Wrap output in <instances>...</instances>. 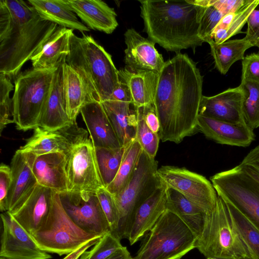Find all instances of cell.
<instances>
[{
    "instance_id": "obj_1",
    "label": "cell",
    "mask_w": 259,
    "mask_h": 259,
    "mask_svg": "<svg viewBox=\"0 0 259 259\" xmlns=\"http://www.w3.org/2000/svg\"><path fill=\"white\" fill-rule=\"evenodd\" d=\"M202 84L199 69L187 55L179 53L165 62L158 73L153 102L162 142L179 144L199 132Z\"/></svg>"
},
{
    "instance_id": "obj_2",
    "label": "cell",
    "mask_w": 259,
    "mask_h": 259,
    "mask_svg": "<svg viewBox=\"0 0 259 259\" xmlns=\"http://www.w3.org/2000/svg\"><path fill=\"white\" fill-rule=\"evenodd\" d=\"M59 25L27 2L0 1V73L14 79Z\"/></svg>"
},
{
    "instance_id": "obj_3",
    "label": "cell",
    "mask_w": 259,
    "mask_h": 259,
    "mask_svg": "<svg viewBox=\"0 0 259 259\" xmlns=\"http://www.w3.org/2000/svg\"><path fill=\"white\" fill-rule=\"evenodd\" d=\"M148 38L167 51L179 53L201 46L199 6L193 0L139 1Z\"/></svg>"
},
{
    "instance_id": "obj_4",
    "label": "cell",
    "mask_w": 259,
    "mask_h": 259,
    "mask_svg": "<svg viewBox=\"0 0 259 259\" xmlns=\"http://www.w3.org/2000/svg\"><path fill=\"white\" fill-rule=\"evenodd\" d=\"M66 62L80 75L91 102L110 100L119 83V70L111 56L91 35L72 33Z\"/></svg>"
},
{
    "instance_id": "obj_5",
    "label": "cell",
    "mask_w": 259,
    "mask_h": 259,
    "mask_svg": "<svg viewBox=\"0 0 259 259\" xmlns=\"http://www.w3.org/2000/svg\"><path fill=\"white\" fill-rule=\"evenodd\" d=\"M195 248L206 258L256 259L219 195L212 209L205 214L203 229L196 239Z\"/></svg>"
},
{
    "instance_id": "obj_6",
    "label": "cell",
    "mask_w": 259,
    "mask_h": 259,
    "mask_svg": "<svg viewBox=\"0 0 259 259\" xmlns=\"http://www.w3.org/2000/svg\"><path fill=\"white\" fill-rule=\"evenodd\" d=\"M56 68L32 67L20 72L14 79L13 119L17 130L27 131L38 127Z\"/></svg>"
},
{
    "instance_id": "obj_7",
    "label": "cell",
    "mask_w": 259,
    "mask_h": 259,
    "mask_svg": "<svg viewBox=\"0 0 259 259\" xmlns=\"http://www.w3.org/2000/svg\"><path fill=\"white\" fill-rule=\"evenodd\" d=\"M196 241L186 225L165 210L148 231L133 259H181L195 248Z\"/></svg>"
},
{
    "instance_id": "obj_8",
    "label": "cell",
    "mask_w": 259,
    "mask_h": 259,
    "mask_svg": "<svg viewBox=\"0 0 259 259\" xmlns=\"http://www.w3.org/2000/svg\"><path fill=\"white\" fill-rule=\"evenodd\" d=\"M158 162L142 151L133 173L124 188L113 195L119 214L115 236L127 239L134 213L138 207L162 185L157 174Z\"/></svg>"
},
{
    "instance_id": "obj_9",
    "label": "cell",
    "mask_w": 259,
    "mask_h": 259,
    "mask_svg": "<svg viewBox=\"0 0 259 259\" xmlns=\"http://www.w3.org/2000/svg\"><path fill=\"white\" fill-rule=\"evenodd\" d=\"M31 236L41 249L60 256L68 254L89 240L101 237L79 228L66 213L56 192L47 221Z\"/></svg>"
},
{
    "instance_id": "obj_10",
    "label": "cell",
    "mask_w": 259,
    "mask_h": 259,
    "mask_svg": "<svg viewBox=\"0 0 259 259\" xmlns=\"http://www.w3.org/2000/svg\"><path fill=\"white\" fill-rule=\"evenodd\" d=\"M157 174L166 187L178 192L205 213L213 208L218 194L205 177L185 167L171 165L158 168Z\"/></svg>"
},
{
    "instance_id": "obj_11",
    "label": "cell",
    "mask_w": 259,
    "mask_h": 259,
    "mask_svg": "<svg viewBox=\"0 0 259 259\" xmlns=\"http://www.w3.org/2000/svg\"><path fill=\"white\" fill-rule=\"evenodd\" d=\"M68 191L96 194L104 187L91 139L74 147L66 155Z\"/></svg>"
},
{
    "instance_id": "obj_12",
    "label": "cell",
    "mask_w": 259,
    "mask_h": 259,
    "mask_svg": "<svg viewBox=\"0 0 259 259\" xmlns=\"http://www.w3.org/2000/svg\"><path fill=\"white\" fill-rule=\"evenodd\" d=\"M218 195L226 197L259 225V189L238 165L210 178Z\"/></svg>"
},
{
    "instance_id": "obj_13",
    "label": "cell",
    "mask_w": 259,
    "mask_h": 259,
    "mask_svg": "<svg viewBox=\"0 0 259 259\" xmlns=\"http://www.w3.org/2000/svg\"><path fill=\"white\" fill-rule=\"evenodd\" d=\"M62 206L72 221L84 232L102 237L111 232L96 194H59Z\"/></svg>"
},
{
    "instance_id": "obj_14",
    "label": "cell",
    "mask_w": 259,
    "mask_h": 259,
    "mask_svg": "<svg viewBox=\"0 0 259 259\" xmlns=\"http://www.w3.org/2000/svg\"><path fill=\"white\" fill-rule=\"evenodd\" d=\"M88 139V132L79 127L75 121L52 131L37 127L25 144L18 150L32 153L36 156L53 152L66 155L74 147Z\"/></svg>"
},
{
    "instance_id": "obj_15",
    "label": "cell",
    "mask_w": 259,
    "mask_h": 259,
    "mask_svg": "<svg viewBox=\"0 0 259 259\" xmlns=\"http://www.w3.org/2000/svg\"><path fill=\"white\" fill-rule=\"evenodd\" d=\"M0 257L4 259H51L32 236L8 212L2 213Z\"/></svg>"
},
{
    "instance_id": "obj_16",
    "label": "cell",
    "mask_w": 259,
    "mask_h": 259,
    "mask_svg": "<svg viewBox=\"0 0 259 259\" xmlns=\"http://www.w3.org/2000/svg\"><path fill=\"white\" fill-rule=\"evenodd\" d=\"M55 193L50 189L37 184L16 208L7 212L32 235L47 221Z\"/></svg>"
},
{
    "instance_id": "obj_17",
    "label": "cell",
    "mask_w": 259,
    "mask_h": 259,
    "mask_svg": "<svg viewBox=\"0 0 259 259\" xmlns=\"http://www.w3.org/2000/svg\"><path fill=\"white\" fill-rule=\"evenodd\" d=\"M244 96L241 84L213 96H203L199 115L234 124L245 123L242 111Z\"/></svg>"
},
{
    "instance_id": "obj_18",
    "label": "cell",
    "mask_w": 259,
    "mask_h": 259,
    "mask_svg": "<svg viewBox=\"0 0 259 259\" xmlns=\"http://www.w3.org/2000/svg\"><path fill=\"white\" fill-rule=\"evenodd\" d=\"M126 48L124 50L125 67L134 71H151L159 73L165 62L155 48V43L144 37L134 28L124 34Z\"/></svg>"
},
{
    "instance_id": "obj_19",
    "label": "cell",
    "mask_w": 259,
    "mask_h": 259,
    "mask_svg": "<svg viewBox=\"0 0 259 259\" xmlns=\"http://www.w3.org/2000/svg\"><path fill=\"white\" fill-rule=\"evenodd\" d=\"M36 155L17 150L11 162L12 180L7 198L8 212L16 208L37 185L32 171Z\"/></svg>"
},
{
    "instance_id": "obj_20",
    "label": "cell",
    "mask_w": 259,
    "mask_h": 259,
    "mask_svg": "<svg viewBox=\"0 0 259 259\" xmlns=\"http://www.w3.org/2000/svg\"><path fill=\"white\" fill-rule=\"evenodd\" d=\"M198 127L207 139L222 145L246 147L255 138L253 130L245 123L234 124L200 115Z\"/></svg>"
},
{
    "instance_id": "obj_21",
    "label": "cell",
    "mask_w": 259,
    "mask_h": 259,
    "mask_svg": "<svg viewBox=\"0 0 259 259\" xmlns=\"http://www.w3.org/2000/svg\"><path fill=\"white\" fill-rule=\"evenodd\" d=\"M63 63L54 71L50 91L38 122V127L46 130L59 129L75 121L70 120L67 112Z\"/></svg>"
},
{
    "instance_id": "obj_22",
    "label": "cell",
    "mask_w": 259,
    "mask_h": 259,
    "mask_svg": "<svg viewBox=\"0 0 259 259\" xmlns=\"http://www.w3.org/2000/svg\"><path fill=\"white\" fill-rule=\"evenodd\" d=\"M80 113L95 148L122 147L101 102L93 101L86 103Z\"/></svg>"
},
{
    "instance_id": "obj_23",
    "label": "cell",
    "mask_w": 259,
    "mask_h": 259,
    "mask_svg": "<svg viewBox=\"0 0 259 259\" xmlns=\"http://www.w3.org/2000/svg\"><path fill=\"white\" fill-rule=\"evenodd\" d=\"M71 9L89 28L112 33L118 24L114 9L101 0H67Z\"/></svg>"
},
{
    "instance_id": "obj_24",
    "label": "cell",
    "mask_w": 259,
    "mask_h": 259,
    "mask_svg": "<svg viewBox=\"0 0 259 259\" xmlns=\"http://www.w3.org/2000/svg\"><path fill=\"white\" fill-rule=\"evenodd\" d=\"M166 187L161 186L136 210L127 239L131 245L139 241L155 224L166 210Z\"/></svg>"
},
{
    "instance_id": "obj_25",
    "label": "cell",
    "mask_w": 259,
    "mask_h": 259,
    "mask_svg": "<svg viewBox=\"0 0 259 259\" xmlns=\"http://www.w3.org/2000/svg\"><path fill=\"white\" fill-rule=\"evenodd\" d=\"M66 154L53 152L36 156L32 171L37 184L61 194L68 191Z\"/></svg>"
},
{
    "instance_id": "obj_26",
    "label": "cell",
    "mask_w": 259,
    "mask_h": 259,
    "mask_svg": "<svg viewBox=\"0 0 259 259\" xmlns=\"http://www.w3.org/2000/svg\"><path fill=\"white\" fill-rule=\"evenodd\" d=\"M73 30L59 26L54 33L30 59L32 67L54 69L66 61L70 52Z\"/></svg>"
},
{
    "instance_id": "obj_27",
    "label": "cell",
    "mask_w": 259,
    "mask_h": 259,
    "mask_svg": "<svg viewBox=\"0 0 259 259\" xmlns=\"http://www.w3.org/2000/svg\"><path fill=\"white\" fill-rule=\"evenodd\" d=\"M122 147L136 140L137 117L129 102L107 100L101 103Z\"/></svg>"
},
{
    "instance_id": "obj_28",
    "label": "cell",
    "mask_w": 259,
    "mask_h": 259,
    "mask_svg": "<svg viewBox=\"0 0 259 259\" xmlns=\"http://www.w3.org/2000/svg\"><path fill=\"white\" fill-rule=\"evenodd\" d=\"M119 78L127 84L134 108L153 104L158 72L134 71L126 67L119 70Z\"/></svg>"
},
{
    "instance_id": "obj_29",
    "label": "cell",
    "mask_w": 259,
    "mask_h": 259,
    "mask_svg": "<svg viewBox=\"0 0 259 259\" xmlns=\"http://www.w3.org/2000/svg\"><path fill=\"white\" fill-rule=\"evenodd\" d=\"M27 2L46 20L61 27L78 30L82 34L90 31L79 21L67 0H28Z\"/></svg>"
},
{
    "instance_id": "obj_30",
    "label": "cell",
    "mask_w": 259,
    "mask_h": 259,
    "mask_svg": "<svg viewBox=\"0 0 259 259\" xmlns=\"http://www.w3.org/2000/svg\"><path fill=\"white\" fill-rule=\"evenodd\" d=\"M166 210L179 217L196 239L200 236L206 213L178 192L167 187Z\"/></svg>"
},
{
    "instance_id": "obj_31",
    "label": "cell",
    "mask_w": 259,
    "mask_h": 259,
    "mask_svg": "<svg viewBox=\"0 0 259 259\" xmlns=\"http://www.w3.org/2000/svg\"><path fill=\"white\" fill-rule=\"evenodd\" d=\"M63 88L67 114L76 121L83 106L90 102L88 92L79 74L66 61L63 63Z\"/></svg>"
},
{
    "instance_id": "obj_32",
    "label": "cell",
    "mask_w": 259,
    "mask_h": 259,
    "mask_svg": "<svg viewBox=\"0 0 259 259\" xmlns=\"http://www.w3.org/2000/svg\"><path fill=\"white\" fill-rule=\"evenodd\" d=\"M208 44L215 67L222 74H225L237 61L242 60L245 52L252 47L244 38L228 40L220 44L211 40Z\"/></svg>"
},
{
    "instance_id": "obj_33",
    "label": "cell",
    "mask_w": 259,
    "mask_h": 259,
    "mask_svg": "<svg viewBox=\"0 0 259 259\" xmlns=\"http://www.w3.org/2000/svg\"><path fill=\"white\" fill-rule=\"evenodd\" d=\"M218 195L224 201L230 217L243 240L256 259H259V225L226 197Z\"/></svg>"
},
{
    "instance_id": "obj_34",
    "label": "cell",
    "mask_w": 259,
    "mask_h": 259,
    "mask_svg": "<svg viewBox=\"0 0 259 259\" xmlns=\"http://www.w3.org/2000/svg\"><path fill=\"white\" fill-rule=\"evenodd\" d=\"M142 151L136 140L125 146L117 174L113 181L106 188L113 195L119 193L127 185Z\"/></svg>"
},
{
    "instance_id": "obj_35",
    "label": "cell",
    "mask_w": 259,
    "mask_h": 259,
    "mask_svg": "<svg viewBox=\"0 0 259 259\" xmlns=\"http://www.w3.org/2000/svg\"><path fill=\"white\" fill-rule=\"evenodd\" d=\"M125 148V146L118 148H95L99 170L105 188L115 178Z\"/></svg>"
},
{
    "instance_id": "obj_36",
    "label": "cell",
    "mask_w": 259,
    "mask_h": 259,
    "mask_svg": "<svg viewBox=\"0 0 259 259\" xmlns=\"http://www.w3.org/2000/svg\"><path fill=\"white\" fill-rule=\"evenodd\" d=\"M199 6L198 36L204 42L208 43L218 24L224 16L219 10L211 5L209 0H193Z\"/></svg>"
},
{
    "instance_id": "obj_37",
    "label": "cell",
    "mask_w": 259,
    "mask_h": 259,
    "mask_svg": "<svg viewBox=\"0 0 259 259\" xmlns=\"http://www.w3.org/2000/svg\"><path fill=\"white\" fill-rule=\"evenodd\" d=\"M245 90L242 105L244 119L246 124L254 130L259 127V83L241 81Z\"/></svg>"
},
{
    "instance_id": "obj_38",
    "label": "cell",
    "mask_w": 259,
    "mask_h": 259,
    "mask_svg": "<svg viewBox=\"0 0 259 259\" xmlns=\"http://www.w3.org/2000/svg\"><path fill=\"white\" fill-rule=\"evenodd\" d=\"M259 0H247L245 4L236 12L231 23L223 30L212 32L211 38L217 44L228 40L232 36L241 32V29L247 22L251 12L258 5Z\"/></svg>"
},
{
    "instance_id": "obj_39",
    "label": "cell",
    "mask_w": 259,
    "mask_h": 259,
    "mask_svg": "<svg viewBox=\"0 0 259 259\" xmlns=\"http://www.w3.org/2000/svg\"><path fill=\"white\" fill-rule=\"evenodd\" d=\"M134 108L137 117L136 140L144 152L150 157L155 158L160 140L158 134L154 133L146 124L141 107Z\"/></svg>"
},
{
    "instance_id": "obj_40",
    "label": "cell",
    "mask_w": 259,
    "mask_h": 259,
    "mask_svg": "<svg viewBox=\"0 0 259 259\" xmlns=\"http://www.w3.org/2000/svg\"><path fill=\"white\" fill-rule=\"evenodd\" d=\"M14 85L11 79L0 73V133L10 123H14L13 119V98L10 94Z\"/></svg>"
},
{
    "instance_id": "obj_41",
    "label": "cell",
    "mask_w": 259,
    "mask_h": 259,
    "mask_svg": "<svg viewBox=\"0 0 259 259\" xmlns=\"http://www.w3.org/2000/svg\"><path fill=\"white\" fill-rule=\"evenodd\" d=\"M122 247L120 240L109 232L101 237L90 251L84 252L79 259H106Z\"/></svg>"
},
{
    "instance_id": "obj_42",
    "label": "cell",
    "mask_w": 259,
    "mask_h": 259,
    "mask_svg": "<svg viewBox=\"0 0 259 259\" xmlns=\"http://www.w3.org/2000/svg\"><path fill=\"white\" fill-rule=\"evenodd\" d=\"M96 195L109 223L111 233L115 235L119 222V214L113 195L104 187L98 189Z\"/></svg>"
},
{
    "instance_id": "obj_43",
    "label": "cell",
    "mask_w": 259,
    "mask_h": 259,
    "mask_svg": "<svg viewBox=\"0 0 259 259\" xmlns=\"http://www.w3.org/2000/svg\"><path fill=\"white\" fill-rule=\"evenodd\" d=\"M238 166L259 189V145L251 149Z\"/></svg>"
},
{
    "instance_id": "obj_44",
    "label": "cell",
    "mask_w": 259,
    "mask_h": 259,
    "mask_svg": "<svg viewBox=\"0 0 259 259\" xmlns=\"http://www.w3.org/2000/svg\"><path fill=\"white\" fill-rule=\"evenodd\" d=\"M241 81L259 83V53L247 55L242 60Z\"/></svg>"
},
{
    "instance_id": "obj_45",
    "label": "cell",
    "mask_w": 259,
    "mask_h": 259,
    "mask_svg": "<svg viewBox=\"0 0 259 259\" xmlns=\"http://www.w3.org/2000/svg\"><path fill=\"white\" fill-rule=\"evenodd\" d=\"M12 180L11 167L2 163L0 166V210L8 211L7 198Z\"/></svg>"
},
{
    "instance_id": "obj_46",
    "label": "cell",
    "mask_w": 259,
    "mask_h": 259,
    "mask_svg": "<svg viewBox=\"0 0 259 259\" xmlns=\"http://www.w3.org/2000/svg\"><path fill=\"white\" fill-rule=\"evenodd\" d=\"M247 29L244 37L252 47L259 49V4L251 12L247 19Z\"/></svg>"
},
{
    "instance_id": "obj_47",
    "label": "cell",
    "mask_w": 259,
    "mask_h": 259,
    "mask_svg": "<svg viewBox=\"0 0 259 259\" xmlns=\"http://www.w3.org/2000/svg\"><path fill=\"white\" fill-rule=\"evenodd\" d=\"M247 0H209L210 4L224 16L238 12Z\"/></svg>"
},
{
    "instance_id": "obj_48",
    "label": "cell",
    "mask_w": 259,
    "mask_h": 259,
    "mask_svg": "<svg viewBox=\"0 0 259 259\" xmlns=\"http://www.w3.org/2000/svg\"><path fill=\"white\" fill-rule=\"evenodd\" d=\"M140 107L146 124L152 132L158 134L160 124L154 105L150 104Z\"/></svg>"
},
{
    "instance_id": "obj_49",
    "label": "cell",
    "mask_w": 259,
    "mask_h": 259,
    "mask_svg": "<svg viewBox=\"0 0 259 259\" xmlns=\"http://www.w3.org/2000/svg\"><path fill=\"white\" fill-rule=\"evenodd\" d=\"M119 79L118 85L114 90L110 100L129 102L132 104V99L126 83Z\"/></svg>"
},
{
    "instance_id": "obj_50",
    "label": "cell",
    "mask_w": 259,
    "mask_h": 259,
    "mask_svg": "<svg viewBox=\"0 0 259 259\" xmlns=\"http://www.w3.org/2000/svg\"><path fill=\"white\" fill-rule=\"evenodd\" d=\"M100 238L93 239L81 245L78 248L67 254L63 259H79L84 252L87 251L90 247L94 245Z\"/></svg>"
},
{
    "instance_id": "obj_51",
    "label": "cell",
    "mask_w": 259,
    "mask_h": 259,
    "mask_svg": "<svg viewBox=\"0 0 259 259\" xmlns=\"http://www.w3.org/2000/svg\"><path fill=\"white\" fill-rule=\"evenodd\" d=\"M106 259H133L126 247L123 246Z\"/></svg>"
},
{
    "instance_id": "obj_52",
    "label": "cell",
    "mask_w": 259,
    "mask_h": 259,
    "mask_svg": "<svg viewBox=\"0 0 259 259\" xmlns=\"http://www.w3.org/2000/svg\"><path fill=\"white\" fill-rule=\"evenodd\" d=\"M206 259H224V258L209 257H207Z\"/></svg>"
},
{
    "instance_id": "obj_53",
    "label": "cell",
    "mask_w": 259,
    "mask_h": 259,
    "mask_svg": "<svg viewBox=\"0 0 259 259\" xmlns=\"http://www.w3.org/2000/svg\"><path fill=\"white\" fill-rule=\"evenodd\" d=\"M0 259H4V258L0 257Z\"/></svg>"
}]
</instances>
